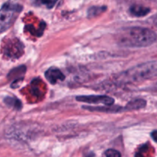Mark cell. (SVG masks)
Returning a JSON list of instances; mask_svg holds the SVG:
<instances>
[{
	"mask_svg": "<svg viewBox=\"0 0 157 157\" xmlns=\"http://www.w3.org/2000/svg\"><path fill=\"white\" fill-rule=\"evenodd\" d=\"M117 44L126 48H144L154 44L156 35L153 30L142 27L121 29L116 35Z\"/></svg>",
	"mask_w": 157,
	"mask_h": 157,
	"instance_id": "6da1fadb",
	"label": "cell"
},
{
	"mask_svg": "<svg viewBox=\"0 0 157 157\" xmlns=\"http://www.w3.org/2000/svg\"><path fill=\"white\" fill-rule=\"evenodd\" d=\"M156 130H154V131H153V133H151V136H152V137H153V140H154L155 142H156Z\"/></svg>",
	"mask_w": 157,
	"mask_h": 157,
	"instance_id": "4fadbf2b",
	"label": "cell"
},
{
	"mask_svg": "<svg viewBox=\"0 0 157 157\" xmlns=\"http://www.w3.org/2000/svg\"><path fill=\"white\" fill-rule=\"evenodd\" d=\"M135 157H144V155H143V153H141L140 151L138 152V153H136V155H135Z\"/></svg>",
	"mask_w": 157,
	"mask_h": 157,
	"instance_id": "5bb4252c",
	"label": "cell"
},
{
	"mask_svg": "<svg viewBox=\"0 0 157 157\" xmlns=\"http://www.w3.org/2000/svg\"><path fill=\"white\" fill-rule=\"evenodd\" d=\"M104 157H121V155L117 150L110 149L104 153Z\"/></svg>",
	"mask_w": 157,
	"mask_h": 157,
	"instance_id": "7c38bea8",
	"label": "cell"
},
{
	"mask_svg": "<svg viewBox=\"0 0 157 157\" xmlns=\"http://www.w3.org/2000/svg\"><path fill=\"white\" fill-rule=\"evenodd\" d=\"M22 10V6L16 3H5L0 9V34L6 32L15 22Z\"/></svg>",
	"mask_w": 157,
	"mask_h": 157,
	"instance_id": "3957f363",
	"label": "cell"
},
{
	"mask_svg": "<svg viewBox=\"0 0 157 157\" xmlns=\"http://www.w3.org/2000/svg\"><path fill=\"white\" fill-rule=\"evenodd\" d=\"M150 8L139 6V5H133L130 8V14L135 17H144L150 13Z\"/></svg>",
	"mask_w": 157,
	"mask_h": 157,
	"instance_id": "8992f818",
	"label": "cell"
},
{
	"mask_svg": "<svg viewBox=\"0 0 157 157\" xmlns=\"http://www.w3.org/2000/svg\"><path fill=\"white\" fill-rule=\"evenodd\" d=\"M76 100L80 102L87 103L92 104H104L105 106L113 105L114 100L112 98L106 95H85V96H78Z\"/></svg>",
	"mask_w": 157,
	"mask_h": 157,
	"instance_id": "277c9868",
	"label": "cell"
},
{
	"mask_svg": "<svg viewBox=\"0 0 157 157\" xmlns=\"http://www.w3.org/2000/svg\"><path fill=\"white\" fill-rule=\"evenodd\" d=\"M4 102L8 107H12L14 108L15 110H21V107H22V104L21 102L18 99V98H11V97H7L4 99Z\"/></svg>",
	"mask_w": 157,
	"mask_h": 157,
	"instance_id": "9c48e42d",
	"label": "cell"
},
{
	"mask_svg": "<svg viewBox=\"0 0 157 157\" xmlns=\"http://www.w3.org/2000/svg\"><path fill=\"white\" fill-rule=\"evenodd\" d=\"M146 101L144 99H134L130 101L126 106V110H136L142 109L146 107Z\"/></svg>",
	"mask_w": 157,
	"mask_h": 157,
	"instance_id": "ba28073f",
	"label": "cell"
},
{
	"mask_svg": "<svg viewBox=\"0 0 157 157\" xmlns=\"http://www.w3.org/2000/svg\"><path fill=\"white\" fill-rule=\"evenodd\" d=\"M157 73V63L156 61L138 64L116 75L113 81L117 84H132L142 82L146 80L156 77Z\"/></svg>",
	"mask_w": 157,
	"mask_h": 157,
	"instance_id": "7a4b0ae2",
	"label": "cell"
},
{
	"mask_svg": "<svg viewBox=\"0 0 157 157\" xmlns=\"http://www.w3.org/2000/svg\"><path fill=\"white\" fill-rule=\"evenodd\" d=\"M45 78L51 84H55L58 81H64L65 76L58 68L52 67L48 69L45 72Z\"/></svg>",
	"mask_w": 157,
	"mask_h": 157,
	"instance_id": "5b68a950",
	"label": "cell"
},
{
	"mask_svg": "<svg viewBox=\"0 0 157 157\" xmlns=\"http://www.w3.org/2000/svg\"><path fill=\"white\" fill-rule=\"evenodd\" d=\"M25 66H19L18 67L13 69L12 71L9 72V76L8 77H9V78H10V80H13L14 83H16V81L22 79L23 75L25 73ZM14 83H12V84Z\"/></svg>",
	"mask_w": 157,
	"mask_h": 157,
	"instance_id": "52a82bcc",
	"label": "cell"
},
{
	"mask_svg": "<svg viewBox=\"0 0 157 157\" xmlns=\"http://www.w3.org/2000/svg\"><path fill=\"white\" fill-rule=\"evenodd\" d=\"M107 10L106 6H92L89 8L87 10V17L88 18H94V17L98 16L101 13L104 12Z\"/></svg>",
	"mask_w": 157,
	"mask_h": 157,
	"instance_id": "30bf717a",
	"label": "cell"
},
{
	"mask_svg": "<svg viewBox=\"0 0 157 157\" xmlns=\"http://www.w3.org/2000/svg\"><path fill=\"white\" fill-rule=\"evenodd\" d=\"M41 5H44L48 9H52L56 5L58 0H38Z\"/></svg>",
	"mask_w": 157,
	"mask_h": 157,
	"instance_id": "8fae6325",
	"label": "cell"
}]
</instances>
